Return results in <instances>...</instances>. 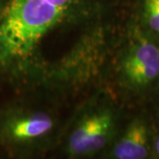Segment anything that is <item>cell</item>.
<instances>
[{
	"label": "cell",
	"instance_id": "1",
	"mask_svg": "<svg viewBox=\"0 0 159 159\" xmlns=\"http://www.w3.org/2000/svg\"><path fill=\"white\" fill-rule=\"evenodd\" d=\"M123 71L131 85H148L159 76L158 46L146 37H138L124 60Z\"/></svg>",
	"mask_w": 159,
	"mask_h": 159
},
{
	"label": "cell",
	"instance_id": "2",
	"mask_svg": "<svg viewBox=\"0 0 159 159\" xmlns=\"http://www.w3.org/2000/svg\"><path fill=\"white\" fill-rule=\"evenodd\" d=\"M108 112L93 115L81 122L69 141V151L73 155L94 153L105 145L111 126Z\"/></svg>",
	"mask_w": 159,
	"mask_h": 159
},
{
	"label": "cell",
	"instance_id": "3",
	"mask_svg": "<svg viewBox=\"0 0 159 159\" xmlns=\"http://www.w3.org/2000/svg\"><path fill=\"white\" fill-rule=\"evenodd\" d=\"M52 119L45 114H14L2 121L0 140L9 144L29 142L44 135L52 128Z\"/></svg>",
	"mask_w": 159,
	"mask_h": 159
},
{
	"label": "cell",
	"instance_id": "4",
	"mask_svg": "<svg viewBox=\"0 0 159 159\" xmlns=\"http://www.w3.org/2000/svg\"><path fill=\"white\" fill-rule=\"evenodd\" d=\"M114 156L119 159H143L148 154V133L146 124L141 119L131 123L118 144Z\"/></svg>",
	"mask_w": 159,
	"mask_h": 159
},
{
	"label": "cell",
	"instance_id": "5",
	"mask_svg": "<svg viewBox=\"0 0 159 159\" xmlns=\"http://www.w3.org/2000/svg\"><path fill=\"white\" fill-rule=\"evenodd\" d=\"M143 18L150 30L159 34V0H142Z\"/></svg>",
	"mask_w": 159,
	"mask_h": 159
},
{
	"label": "cell",
	"instance_id": "6",
	"mask_svg": "<svg viewBox=\"0 0 159 159\" xmlns=\"http://www.w3.org/2000/svg\"><path fill=\"white\" fill-rule=\"evenodd\" d=\"M155 149H156V152L157 154V156H159V136L157 137V141H156Z\"/></svg>",
	"mask_w": 159,
	"mask_h": 159
}]
</instances>
